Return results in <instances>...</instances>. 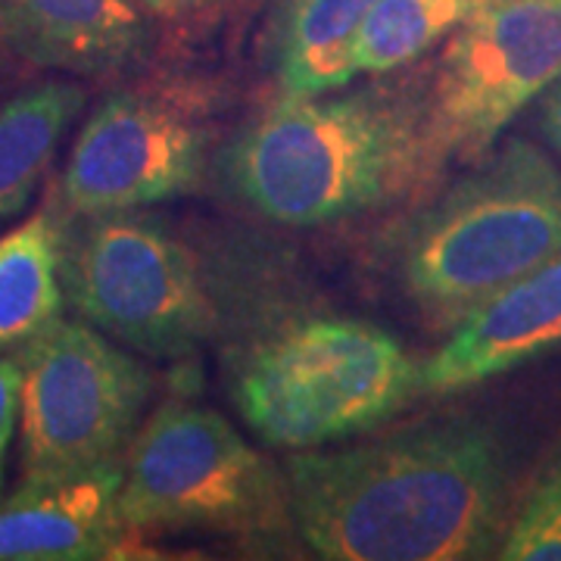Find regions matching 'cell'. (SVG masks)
<instances>
[{
  "label": "cell",
  "instance_id": "6da1fadb",
  "mask_svg": "<svg viewBox=\"0 0 561 561\" xmlns=\"http://www.w3.org/2000/svg\"><path fill=\"white\" fill-rule=\"evenodd\" d=\"M290 518L328 561L483 559L505 534V453L471 419L424 421L284 465Z\"/></svg>",
  "mask_w": 561,
  "mask_h": 561
},
{
  "label": "cell",
  "instance_id": "8fae6325",
  "mask_svg": "<svg viewBox=\"0 0 561 561\" xmlns=\"http://www.w3.org/2000/svg\"><path fill=\"white\" fill-rule=\"evenodd\" d=\"M122 459L91 471L22 481L0 505V561H91L125 540L119 522Z\"/></svg>",
  "mask_w": 561,
  "mask_h": 561
},
{
  "label": "cell",
  "instance_id": "5bb4252c",
  "mask_svg": "<svg viewBox=\"0 0 561 561\" xmlns=\"http://www.w3.org/2000/svg\"><path fill=\"white\" fill-rule=\"evenodd\" d=\"M84 101L79 81L50 79L0 106V228L32 203Z\"/></svg>",
  "mask_w": 561,
  "mask_h": 561
},
{
  "label": "cell",
  "instance_id": "5b68a950",
  "mask_svg": "<svg viewBox=\"0 0 561 561\" xmlns=\"http://www.w3.org/2000/svg\"><path fill=\"white\" fill-rule=\"evenodd\" d=\"M119 522L135 530H275L287 483L219 412L165 402L122 456Z\"/></svg>",
  "mask_w": 561,
  "mask_h": 561
},
{
  "label": "cell",
  "instance_id": "ffe728a7",
  "mask_svg": "<svg viewBox=\"0 0 561 561\" xmlns=\"http://www.w3.org/2000/svg\"><path fill=\"white\" fill-rule=\"evenodd\" d=\"M144 13L150 16H162V20H179V16H191L201 13L206 7H216L219 0H138Z\"/></svg>",
  "mask_w": 561,
  "mask_h": 561
},
{
  "label": "cell",
  "instance_id": "30bf717a",
  "mask_svg": "<svg viewBox=\"0 0 561 561\" xmlns=\"http://www.w3.org/2000/svg\"><path fill=\"white\" fill-rule=\"evenodd\" d=\"M561 350V253L459 321L421 362L424 393H456Z\"/></svg>",
  "mask_w": 561,
  "mask_h": 561
},
{
  "label": "cell",
  "instance_id": "e0dca14e",
  "mask_svg": "<svg viewBox=\"0 0 561 561\" xmlns=\"http://www.w3.org/2000/svg\"><path fill=\"white\" fill-rule=\"evenodd\" d=\"M496 556L505 561H561V443L515 518L505 524Z\"/></svg>",
  "mask_w": 561,
  "mask_h": 561
},
{
  "label": "cell",
  "instance_id": "4fadbf2b",
  "mask_svg": "<svg viewBox=\"0 0 561 561\" xmlns=\"http://www.w3.org/2000/svg\"><path fill=\"white\" fill-rule=\"evenodd\" d=\"M375 0H284L272 28L280 98H316L356 79L353 44Z\"/></svg>",
  "mask_w": 561,
  "mask_h": 561
},
{
  "label": "cell",
  "instance_id": "277c9868",
  "mask_svg": "<svg viewBox=\"0 0 561 561\" xmlns=\"http://www.w3.org/2000/svg\"><path fill=\"white\" fill-rule=\"evenodd\" d=\"M424 393L421 362L381 324L309 316L262 337L234 378L253 434L280 449H319L371 431Z\"/></svg>",
  "mask_w": 561,
  "mask_h": 561
},
{
  "label": "cell",
  "instance_id": "2e32d148",
  "mask_svg": "<svg viewBox=\"0 0 561 561\" xmlns=\"http://www.w3.org/2000/svg\"><path fill=\"white\" fill-rule=\"evenodd\" d=\"M486 0H375L353 44L356 76H383L446 41Z\"/></svg>",
  "mask_w": 561,
  "mask_h": 561
},
{
  "label": "cell",
  "instance_id": "ba28073f",
  "mask_svg": "<svg viewBox=\"0 0 561 561\" xmlns=\"http://www.w3.org/2000/svg\"><path fill=\"white\" fill-rule=\"evenodd\" d=\"M561 76V0H486L449 35L424 101L434 165L471 162Z\"/></svg>",
  "mask_w": 561,
  "mask_h": 561
},
{
  "label": "cell",
  "instance_id": "7a4b0ae2",
  "mask_svg": "<svg viewBox=\"0 0 561 561\" xmlns=\"http://www.w3.org/2000/svg\"><path fill=\"white\" fill-rule=\"evenodd\" d=\"M431 169L424 101L383 88L280 98L225 153L234 194L287 228L378 209Z\"/></svg>",
  "mask_w": 561,
  "mask_h": 561
},
{
  "label": "cell",
  "instance_id": "52a82bcc",
  "mask_svg": "<svg viewBox=\"0 0 561 561\" xmlns=\"http://www.w3.org/2000/svg\"><path fill=\"white\" fill-rule=\"evenodd\" d=\"M22 481L122 459L153 393L147 365L84 319H54L22 343Z\"/></svg>",
  "mask_w": 561,
  "mask_h": 561
},
{
  "label": "cell",
  "instance_id": "8992f818",
  "mask_svg": "<svg viewBox=\"0 0 561 561\" xmlns=\"http://www.w3.org/2000/svg\"><path fill=\"white\" fill-rule=\"evenodd\" d=\"M79 219L62 228L66 302L140 356L197 353L216 328V309L191 250L140 209Z\"/></svg>",
  "mask_w": 561,
  "mask_h": 561
},
{
  "label": "cell",
  "instance_id": "9c48e42d",
  "mask_svg": "<svg viewBox=\"0 0 561 561\" xmlns=\"http://www.w3.org/2000/svg\"><path fill=\"white\" fill-rule=\"evenodd\" d=\"M209 128L197 103L162 88H119L81 125L60 201L72 216L128 213L191 194L206 169Z\"/></svg>",
  "mask_w": 561,
  "mask_h": 561
},
{
  "label": "cell",
  "instance_id": "9a60e30c",
  "mask_svg": "<svg viewBox=\"0 0 561 561\" xmlns=\"http://www.w3.org/2000/svg\"><path fill=\"white\" fill-rule=\"evenodd\" d=\"M62 228L54 209H41L0 234V350L22 346L60 319Z\"/></svg>",
  "mask_w": 561,
  "mask_h": 561
},
{
  "label": "cell",
  "instance_id": "7c38bea8",
  "mask_svg": "<svg viewBox=\"0 0 561 561\" xmlns=\"http://www.w3.org/2000/svg\"><path fill=\"white\" fill-rule=\"evenodd\" d=\"M0 38L38 69L98 79L135 66L150 28L138 0H0Z\"/></svg>",
  "mask_w": 561,
  "mask_h": 561
},
{
  "label": "cell",
  "instance_id": "44dd1931",
  "mask_svg": "<svg viewBox=\"0 0 561 561\" xmlns=\"http://www.w3.org/2000/svg\"><path fill=\"white\" fill-rule=\"evenodd\" d=\"M3 50H7V44H3V38H0V54H3Z\"/></svg>",
  "mask_w": 561,
  "mask_h": 561
},
{
  "label": "cell",
  "instance_id": "ac0fdd59",
  "mask_svg": "<svg viewBox=\"0 0 561 561\" xmlns=\"http://www.w3.org/2000/svg\"><path fill=\"white\" fill-rule=\"evenodd\" d=\"M22 405V362L20 356H0V459L13 440Z\"/></svg>",
  "mask_w": 561,
  "mask_h": 561
},
{
  "label": "cell",
  "instance_id": "3957f363",
  "mask_svg": "<svg viewBox=\"0 0 561 561\" xmlns=\"http://www.w3.org/2000/svg\"><path fill=\"white\" fill-rule=\"evenodd\" d=\"M561 253V165L512 138L446 187L397 243L402 290L456 328Z\"/></svg>",
  "mask_w": 561,
  "mask_h": 561
},
{
  "label": "cell",
  "instance_id": "d6986e66",
  "mask_svg": "<svg viewBox=\"0 0 561 561\" xmlns=\"http://www.w3.org/2000/svg\"><path fill=\"white\" fill-rule=\"evenodd\" d=\"M537 122H540V131L546 144L561 157V76L542 91Z\"/></svg>",
  "mask_w": 561,
  "mask_h": 561
}]
</instances>
